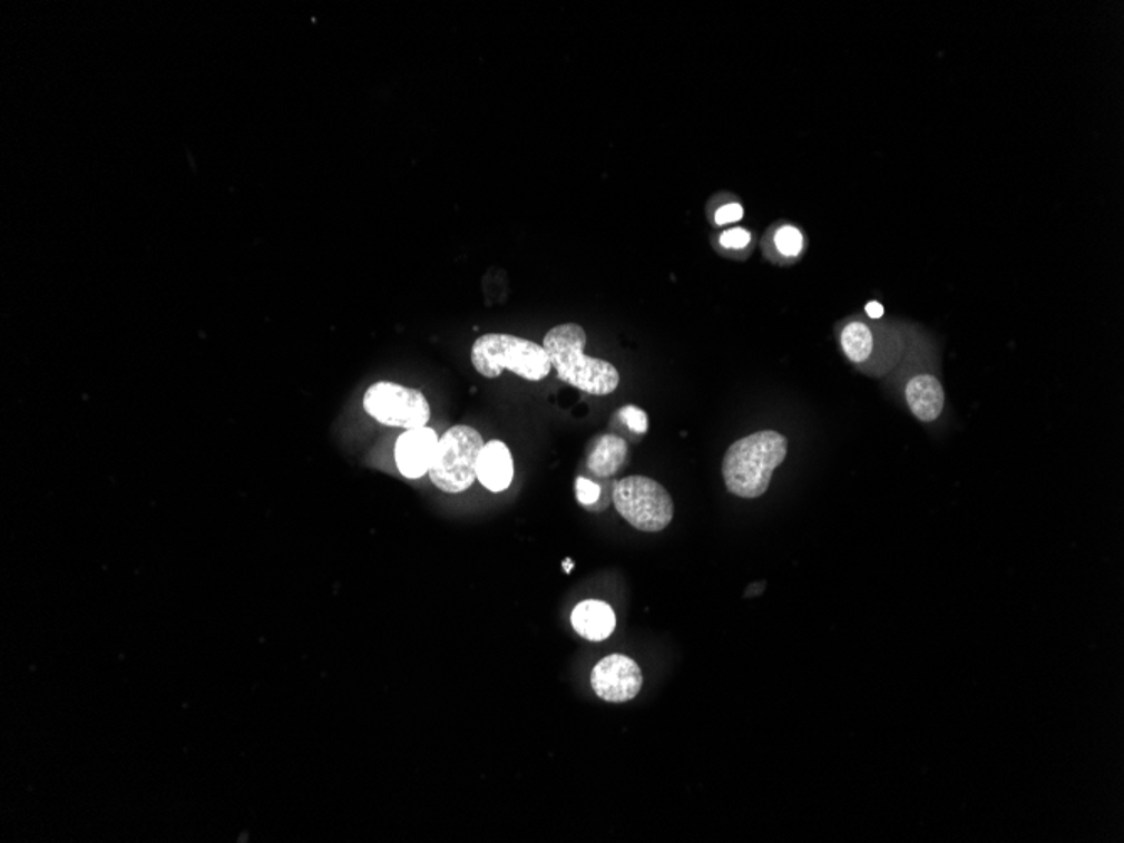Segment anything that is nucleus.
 <instances>
[{
	"label": "nucleus",
	"instance_id": "obj_1",
	"mask_svg": "<svg viewBox=\"0 0 1124 843\" xmlns=\"http://www.w3.org/2000/svg\"><path fill=\"white\" fill-rule=\"evenodd\" d=\"M586 342L581 325L563 324L547 332L543 347L560 381L592 396H608L619 386L618 369L603 359L588 357Z\"/></svg>",
	"mask_w": 1124,
	"mask_h": 843
},
{
	"label": "nucleus",
	"instance_id": "obj_2",
	"mask_svg": "<svg viewBox=\"0 0 1124 843\" xmlns=\"http://www.w3.org/2000/svg\"><path fill=\"white\" fill-rule=\"evenodd\" d=\"M788 440L776 431H760L731 444L722 462L727 490L741 499H758L770 489L774 470L784 462Z\"/></svg>",
	"mask_w": 1124,
	"mask_h": 843
},
{
	"label": "nucleus",
	"instance_id": "obj_3",
	"mask_svg": "<svg viewBox=\"0 0 1124 843\" xmlns=\"http://www.w3.org/2000/svg\"><path fill=\"white\" fill-rule=\"evenodd\" d=\"M470 357L475 371L489 379L510 371L527 381L537 382L553 371L543 345L516 335H481L471 347Z\"/></svg>",
	"mask_w": 1124,
	"mask_h": 843
},
{
	"label": "nucleus",
	"instance_id": "obj_4",
	"mask_svg": "<svg viewBox=\"0 0 1124 843\" xmlns=\"http://www.w3.org/2000/svg\"><path fill=\"white\" fill-rule=\"evenodd\" d=\"M483 438L475 428L457 424L438 440L431 460V482L444 493H461L477 480V463Z\"/></svg>",
	"mask_w": 1124,
	"mask_h": 843
},
{
	"label": "nucleus",
	"instance_id": "obj_5",
	"mask_svg": "<svg viewBox=\"0 0 1124 843\" xmlns=\"http://www.w3.org/2000/svg\"><path fill=\"white\" fill-rule=\"evenodd\" d=\"M840 345L850 362L870 374H882L901 361L908 337L899 327L869 325L856 318L840 331Z\"/></svg>",
	"mask_w": 1124,
	"mask_h": 843
},
{
	"label": "nucleus",
	"instance_id": "obj_6",
	"mask_svg": "<svg viewBox=\"0 0 1124 843\" xmlns=\"http://www.w3.org/2000/svg\"><path fill=\"white\" fill-rule=\"evenodd\" d=\"M613 506L619 516L644 532H661L674 519V500L657 480L632 476L613 487Z\"/></svg>",
	"mask_w": 1124,
	"mask_h": 843
},
{
	"label": "nucleus",
	"instance_id": "obj_7",
	"mask_svg": "<svg viewBox=\"0 0 1124 843\" xmlns=\"http://www.w3.org/2000/svg\"><path fill=\"white\" fill-rule=\"evenodd\" d=\"M364 410L385 427L417 430L428 427L430 403L421 391L401 386L395 382H375L365 391Z\"/></svg>",
	"mask_w": 1124,
	"mask_h": 843
},
{
	"label": "nucleus",
	"instance_id": "obj_8",
	"mask_svg": "<svg viewBox=\"0 0 1124 843\" xmlns=\"http://www.w3.org/2000/svg\"><path fill=\"white\" fill-rule=\"evenodd\" d=\"M642 685L644 674L638 664L626 655H608L592 672L593 690L605 703H629L638 696Z\"/></svg>",
	"mask_w": 1124,
	"mask_h": 843
},
{
	"label": "nucleus",
	"instance_id": "obj_9",
	"mask_svg": "<svg viewBox=\"0 0 1124 843\" xmlns=\"http://www.w3.org/2000/svg\"><path fill=\"white\" fill-rule=\"evenodd\" d=\"M437 431L431 428L408 430L395 441V465L407 479H421L430 470L438 447Z\"/></svg>",
	"mask_w": 1124,
	"mask_h": 843
},
{
	"label": "nucleus",
	"instance_id": "obj_10",
	"mask_svg": "<svg viewBox=\"0 0 1124 843\" xmlns=\"http://www.w3.org/2000/svg\"><path fill=\"white\" fill-rule=\"evenodd\" d=\"M477 480L490 492H504L514 480V458L504 441L483 444L477 463Z\"/></svg>",
	"mask_w": 1124,
	"mask_h": 843
},
{
	"label": "nucleus",
	"instance_id": "obj_11",
	"mask_svg": "<svg viewBox=\"0 0 1124 843\" xmlns=\"http://www.w3.org/2000/svg\"><path fill=\"white\" fill-rule=\"evenodd\" d=\"M906 401L909 410L912 411L922 423H932L938 420L945 408V391L941 382L935 374L919 372L912 375L906 384Z\"/></svg>",
	"mask_w": 1124,
	"mask_h": 843
},
{
	"label": "nucleus",
	"instance_id": "obj_12",
	"mask_svg": "<svg viewBox=\"0 0 1124 843\" xmlns=\"http://www.w3.org/2000/svg\"><path fill=\"white\" fill-rule=\"evenodd\" d=\"M628 443L618 434H602L589 444L586 469L599 480H609L628 462Z\"/></svg>",
	"mask_w": 1124,
	"mask_h": 843
},
{
	"label": "nucleus",
	"instance_id": "obj_13",
	"mask_svg": "<svg viewBox=\"0 0 1124 843\" xmlns=\"http://www.w3.org/2000/svg\"><path fill=\"white\" fill-rule=\"evenodd\" d=\"M571 624L576 634L585 640L603 641L615 631L616 615L608 602L586 599L573 609Z\"/></svg>",
	"mask_w": 1124,
	"mask_h": 843
},
{
	"label": "nucleus",
	"instance_id": "obj_14",
	"mask_svg": "<svg viewBox=\"0 0 1124 843\" xmlns=\"http://www.w3.org/2000/svg\"><path fill=\"white\" fill-rule=\"evenodd\" d=\"M771 246L784 259H794L805 249V236L793 224L783 223L771 229Z\"/></svg>",
	"mask_w": 1124,
	"mask_h": 843
},
{
	"label": "nucleus",
	"instance_id": "obj_15",
	"mask_svg": "<svg viewBox=\"0 0 1124 843\" xmlns=\"http://www.w3.org/2000/svg\"><path fill=\"white\" fill-rule=\"evenodd\" d=\"M576 497H578L579 506L585 507L586 510L602 512L609 506V502H613V489L606 490L599 483L579 477L576 480Z\"/></svg>",
	"mask_w": 1124,
	"mask_h": 843
},
{
	"label": "nucleus",
	"instance_id": "obj_16",
	"mask_svg": "<svg viewBox=\"0 0 1124 843\" xmlns=\"http://www.w3.org/2000/svg\"><path fill=\"white\" fill-rule=\"evenodd\" d=\"M616 420L619 424L626 428V430L632 431L636 437H644L648 431V416L644 410H639L636 406H625L618 411L616 414Z\"/></svg>",
	"mask_w": 1124,
	"mask_h": 843
},
{
	"label": "nucleus",
	"instance_id": "obj_17",
	"mask_svg": "<svg viewBox=\"0 0 1124 843\" xmlns=\"http://www.w3.org/2000/svg\"><path fill=\"white\" fill-rule=\"evenodd\" d=\"M719 245L730 252H744L753 245V233L747 232L744 227H733L719 236Z\"/></svg>",
	"mask_w": 1124,
	"mask_h": 843
},
{
	"label": "nucleus",
	"instance_id": "obj_18",
	"mask_svg": "<svg viewBox=\"0 0 1124 843\" xmlns=\"http://www.w3.org/2000/svg\"><path fill=\"white\" fill-rule=\"evenodd\" d=\"M743 204L737 203V200H731V203L719 206V209L714 214V223L717 226H726V224L737 223V220L743 219Z\"/></svg>",
	"mask_w": 1124,
	"mask_h": 843
},
{
	"label": "nucleus",
	"instance_id": "obj_19",
	"mask_svg": "<svg viewBox=\"0 0 1124 843\" xmlns=\"http://www.w3.org/2000/svg\"><path fill=\"white\" fill-rule=\"evenodd\" d=\"M866 314L869 315V318H872V321H880V318L884 317V306L880 305V303L876 302V300H872V302H869L866 305Z\"/></svg>",
	"mask_w": 1124,
	"mask_h": 843
}]
</instances>
